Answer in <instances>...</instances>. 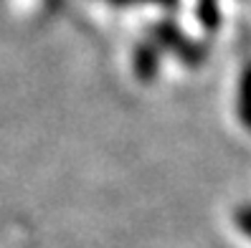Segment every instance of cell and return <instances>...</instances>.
<instances>
[{"label":"cell","instance_id":"6da1fadb","mask_svg":"<svg viewBox=\"0 0 251 248\" xmlns=\"http://www.w3.org/2000/svg\"><path fill=\"white\" fill-rule=\"evenodd\" d=\"M157 36H160V41L165 43V46H170V48H175V53H178L185 64H190V66H196L201 58H203V48H198L196 43H190L178 28H173V25H160L157 28Z\"/></svg>","mask_w":251,"mask_h":248},{"label":"cell","instance_id":"7a4b0ae2","mask_svg":"<svg viewBox=\"0 0 251 248\" xmlns=\"http://www.w3.org/2000/svg\"><path fill=\"white\" fill-rule=\"evenodd\" d=\"M135 74L147 81L157 74V48L152 43H142V46L135 51Z\"/></svg>","mask_w":251,"mask_h":248},{"label":"cell","instance_id":"3957f363","mask_svg":"<svg viewBox=\"0 0 251 248\" xmlns=\"http://www.w3.org/2000/svg\"><path fill=\"white\" fill-rule=\"evenodd\" d=\"M239 116L246 129H251V64L244 68L241 86H239Z\"/></svg>","mask_w":251,"mask_h":248},{"label":"cell","instance_id":"277c9868","mask_svg":"<svg viewBox=\"0 0 251 248\" xmlns=\"http://www.w3.org/2000/svg\"><path fill=\"white\" fill-rule=\"evenodd\" d=\"M198 21L205 31H216L218 28V0H198Z\"/></svg>","mask_w":251,"mask_h":248},{"label":"cell","instance_id":"5b68a950","mask_svg":"<svg viewBox=\"0 0 251 248\" xmlns=\"http://www.w3.org/2000/svg\"><path fill=\"white\" fill-rule=\"evenodd\" d=\"M236 225H239L246 236L251 238V208H249V205L236 210Z\"/></svg>","mask_w":251,"mask_h":248},{"label":"cell","instance_id":"8992f818","mask_svg":"<svg viewBox=\"0 0 251 248\" xmlns=\"http://www.w3.org/2000/svg\"><path fill=\"white\" fill-rule=\"evenodd\" d=\"M114 3L127 5V3H150V0H114ZM152 3H157V5H175V0H152Z\"/></svg>","mask_w":251,"mask_h":248}]
</instances>
